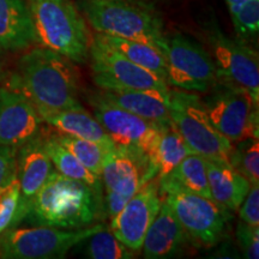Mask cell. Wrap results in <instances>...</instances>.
Returning a JSON list of instances; mask_svg holds the SVG:
<instances>
[{"mask_svg":"<svg viewBox=\"0 0 259 259\" xmlns=\"http://www.w3.org/2000/svg\"><path fill=\"white\" fill-rule=\"evenodd\" d=\"M6 80L9 89L27 97L41 118L80 106L76 67L67 58L47 48H32L23 54Z\"/></svg>","mask_w":259,"mask_h":259,"instance_id":"6da1fadb","label":"cell"},{"mask_svg":"<svg viewBox=\"0 0 259 259\" xmlns=\"http://www.w3.org/2000/svg\"><path fill=\"white\" fill-rule=\"evenodd\" d=\"M102 194L82 181L54 170L36 196L24 220L60 229L90 227L102 209Z\"/></svg>","mask_w":259,"mask_h":259,"instance_id":"7a4b0ae2","label":"cell"},{"mask_svg":"<svg viewBox=\"0 0 259 259\" xmlns=\"http://www.w3.org/2000/svg\"><path fill=\"white\" fill-rule=\"evenodd\" d=\"M35 44L72 63L89 59L90 38L84 18L70 0H29Z\"/></svg>","mask_w":259,"mask_h":259,"instance_id":"3957f363","label":"cell"},{"mask_svg":"<svg viewBox=\"0 0 259 259\" xmlns=\"http://www.w3.org/2000/svg\"><path fill=\"white\" fill-rule=\"evenodd\" d=\"M79 8L100 34L143 42L164 53L163 23L149 6L134 0H82Z\"/></svg>","mask_w":259,"mask_h":259,"instance_id":"277c9868","label":"cell"},{"mask_svg":"<svg viewBox=\"0 0 259 259\" xmlns=\"http://www.w3.org/2000/svg\"><path fill=\"white\" fill-rule=\"evenodd\" d=\"M169 116L193 154L208 161L231 164L233 143L213 127L200 97L192 93L170 90Z\"/></svg>","mask_w":259,"mask_h":259,"instance_id":"5b68a950","label":"cell"},{"mask_svg":"<svg viewBox=\"0 0 259 259\" xmlns=\"http://www.w3.org/2000/svg\"><path fill=\"white\" fill-rule=\"evenodd\" d=\"M105 228V225L79 229H60L48 226L24 228L16 226L0 234V258H63L74 246L88 240L93 234Z\"/></svg>","mask_w":259,"mask_h":259,"instance_id":"8992f818","label":"cell"},{"mask_svg":"<svg viewBox=\"0 0 259 259\" xmlns=\"http://www.w3.org/2000/svg\"><path fill=\"white\" fill-rule=\"evenodd\" d=\"M202 99L209 120L231 143L258 138V106L241 87L219 80Z\"/></svg>","mask_w":259,"mask_h":259,"instance_id":"52a82bcc","label":"cell"},{"mask_svg":"<svg viewBox=\"0 0 259 259\" xmlns=\"http://www.w3.org/2000/svg\"><path fill=\"white\" fill-rule=\"evenodd\" d=\"M88 101L94 116L103 126L115 147L143 155L149 162L151 161L158 139L167 125L147 120L125 111L106 100L100 92L90 93Z\"/></svg>","mask_w":259,"mask_h":259,"instance_id":"ba28073f","label":"cell"},{"mask_svg":"<svg viewBox=\"0 0 259 259\" xmlns=\"http://www.w3.org/2000/svg\"><path fill=\"white\" fill-rule=\"evenodd\" d=\"M100 178L107 215L112 220L144 184L156 177L147 157L115 147L105 153Z\"/></svg>","mask_w":259,"mask_h":259,"instance_id":"9c48e42d","label":"cell"},{"mask_svg":"<svg viewBox=\"0 0 259 259\" xmlns=\"http://www.w3.org/2000/svg\"><path fill=\"white\" fill-rule=\"evenodd\" d=\"M163 56L168 85L187 92L206 93L219 82L212 57L199 44L183 34L167 36Z\"/></svg>","mask_w":259,"mask_h":259,"instance_id":"30bf717a","label":"cell"},{"mask_svg":"<svg viewBox=\"0 0 259 259\" xmlns=\"http://www.w3.org/2000/svg\"><path fill=\"white\" fill-rule=\"evenodd\" d=\"M219 80L241 87L250 94L252 101H259L258 54L239 38L226 36L218 23H210L205 29Z\"/></svg>","mask_w":259,"mask_h":259,"instance_id":"8fae6325","label":"cell"},{"mask_svg":"<svg viewBox=\"0 0 259 259\" xmlns=\"http://www.w3.org/2000/svg\"><path fill=\"white\" fill-rule=\"evenodd\" d=\"M174 215L193 244L213 246L225 234L231 211L200 194L173 191L163 194Z\"/></svg>","mask_w":259,"mask_h":259,"instance_id":"7c38bea8","label":"cell"},{"mask_svg":"<svg viewBox=\"0 0 259 259\" xmlns=\"http://www.w3.org/2000/svg\"><path fill=\"white\" fill-rule=\"evenodd\" d=\"M89 57H92L94 80L99 87L105 83H112L131 89L157 90L166 94L170 92L163 79L132 63L96 36L90 44Z\"/></svg>","mask_w":259,"mask_h":259,"instance_id":"4fadbf2b","label":"cell"},{"mask_svg":"<svg viewBox=\"0 0 259 259\" xmlns=\"http://www.w3.org/2000/svg\"><path fill=\"white\" fill-rule=\"evenodd\" d=\"M158 179L149 180L111 220V231L126 247L142 250L149 227L160 210L162 198Z\"/></svg>","mask_w":259,"mask_h":259,"instance_id":"5bb4252c","label":"cell"},{"mask_svg":"<svg viewBox=\"0 0 259 259\" xmlns=\"http://www.w3.org/2000/svg\"><path fill=\"white\" fill-rule=\"evenodd\" d=\"M56 170L44 143V135L38 134L18 148L16 178L21 189L18 222L24 221L32 199Z\"/></svg>","mask_w":259,"mask_h":259,"instance_id":"9a60e30c","label":"cell"},{"mask_svg":"<svg viewBox=\"0 0 259 259\" xmlns=\"http://www.w3.org/2000/svg\"><path fill=\"white\" fill-rule=\"evenodd\" d=\"M42 118L27 97L0 89V145L19 148L41 132Z\"/></svg>","mask_w":259,"mask_h":259,"instance_id":"2e32d148","label":"cell"},{"mask_svg":"<svg viewBox=\"0 0 259 259\" xmlns=\"http://www.w3.org/2000/svg\"><path fill=\"white\" fill-rule=\"evenodd\" d=\"M190 242L192 241L169 204L162 198L160 210L145 234L142 246L143 255L149 259L177 257L185 251Z\"/></svg>","mask_w":259,"mask_h":259,"instance_id":"e0dca14e","label":"cell"},{"mask_svg":"<svg viewBox=\"0 0 259 259\" xmlns=\"http://www.w3.org/2000/svg\"><path fill=\"white\" fill-rule=\"evenodd\" d=\"M102 92L100 94L125 111L157 122V124H170L169 116V93H161L157 90H139L125 88L112 83L100 85Z\"/></svg>","mask_w":259,"mask_h":259,"instance_id":"ac0fdd59","label":"cell"},{"mask_svg":"<svg viewBox=\"0 0 259 259\" xmlns=\"http://www.w3.org/2000/svg\"><path fill=\"white\" fill-rule=\"evenodd\" d=\"M35 44L30 12L24 0H0V52L27 50Z\"/></svg>","mask_w":259,"mask_h":259,"instance_id":"d6986e66","label":"cell"},{"mask_svg":"<svg viewBox=\"0 0 259 259\" xmlns=\"http://www.w3.org/2000/svg\"><path fill=\"white\" fill-rule=\"evenodd\" d=\"M211 199L229 211H238L251 183L231 164L206 160Z\"/></svg>","mask_w":259,"mask_h":259,"instance_id":"ffe728a7","label":"cell"},{"mask_svg":"<svg viewBox=\"0 0 259 259\" xmlns=\"http://www.w3.org/2000/svg\"><path fill=\"white\" fill-rule=\"evenodd\" d=\"M42 120L57 130L74 137L101 144L107 150L115 148L103 126L82 105L42 116Z\"/></svg>","mask_w":259,"mask_h":259,"instance_id":"44dd1931","label":"cell"},{"mask_svg":"<svg viewBox=\"0 0 259 259\" xmlns=\"http://www.w3.org/2000/svg\"><path fill=\"white\" fill-rule=\"evenodd\" d=\"M158 186L162 194L173 191H185L211 198L206 160L197 154H189L167 176L158 179Z\"/></svg>","mask_w":259,"mask_h":259,"instance_id":"7402d4cb","label":"cell"},{"mask_svg":"<svg viewBox=\"0 0 259 259\" xmlns=\"http://www.w3.org/2000/svg\"><path fill=\"white\" fill-rule=\"evenodd\" d=\"M95 36L105 42L109 47L114 48L132 63L139 65L143 69L150 71L167 83V63L166 58L156 48L139 41L127 40L118 36H111L97 32ZM168 84V83H167Z\"/></svg>","mask_w":259,"mask_h":259,"instance_id":"603a6c76","label":"cell"},{"mask_svg":"<svg viewBox=\"0 0 259 259\" xmlns=\"http://www.w3.org/2000/svg\"><path fill=\"white\" fill-rule=\"evenodd\" d=\"M44 143L52 163L61 176L85 183L87 185L93 187L97 193L102 194L103 187L101 179L87 169L63 144L57 141L53 134L44 136Z\"/></svg>","mask_w":259,"mask_h":259,"instance_id":"cb8c5ba5","label":"cell"},{"mask_svg":"<svg viewBox=\"0 0 259 259\" xmlns=\"http://www.w3.org/2000/svg\"><path fill=\"white\" fill-rule=\"evenodd\" d=\"M189 154H192V151L187 147L184 139L181 138L176 126L170 122L169 125L164 127L163 132L161 134L153 158L150 161L151 170H153L154 176L157 179L167 176Z\"/></svg>","mask_w":259,"mask_h":259,"instance_id":"d4e9b609","label":"cell"},{"mask_svg":"<svg viewBox=\"0 0 259 259\" xmlns=\"http://www.w3.org/2000/svg\"><path fill=\"white\" fill-rule=\"evenodd\" d=\"M53 136L87 169H89L92 173L100 178L102 170L103 156L107 151L105 147L95 143V142L88 141V139L74 137V136L63 134V132L53 134Z\"/></svg>","mask_w":259,"mask_h":259,"instance_id":"484cf974","label":"cell"},{"mask_svg":"<svg viewBox=\"0 0 259 259\" xmlns=\"http://www.w3.org/2000/svg\"><path fill=\"white\" fill-rule=\"evenodd\" d=\"M85 254L92 259H130L134 251L122 244L111 229L105 228L88 238Z\"/></svg>","mask_w":259,"mask_h":259,"instance_id":"4316f807","label":"cell"},{"mask_svg":"<svg viewBox=\"0 0 259 259\" xmlns=\"http://www.w3.org/2000/svg\"><path fill=\"white\" fill-rule=\"evenodd\" d=\"M231 164L239 170L251 185L259 184V142L258 138H245L233 147Z\"/></svg>","mask_w":259,"mask_h":259,"instance_id":"83f0119b","label":"cell"},{"mask_svg":"<svg viewBox=\"0 0 259 259\" xmlns=\"http://www.w3.org/2000/svg\"><path fill=\"white\" fill-rule=\"evenodd\" d=\"M19 198H21V189L17 178H15L0 192V234L6 229L19 225Z\"/></svg>","mask_w":259,"mask_h":259,"instance_id":"f1b7e54d","label":"cell"},{"mask_svg":"<svg viewBox=\"0 0 259 259\" xmlns=\"http://www.w3.org/2000/svg\"><path fill=\"white\" fill-rule=\"evenodd\" d=\"M232 19L239 40L246 42L254 38L259 30V0H248L236 14L232 15Z\"/></svg>","mask_w":259,"mask_h":259,"instance_id":"f546056e","label":"cell"},{"mask_svg":"<svg viewBox=\"0 0 259 259\" xmlns=\"http://www.w3.org/2000/svg\"><path fill=\"white\" fill-rule=\"evenodd\" d=\"M236 238L245 258H259V227L240 221L236 227Z\"/></svg>","mask_w":259,"mask_h":259,"instance_id":"4dcf8cb0","label":"cell"},{"mask_svg":"<svg viewBox=\"0 0 259 259\" xmlns=\"http://www.w3.org/2000/svg\"><path fill=\"white\" fill-rule=\"evenodd\" d=\"M238 211L240 221L259 227V184L251 185Z\"/></svg>","mask_w":259,"mask_h":259,"instance_id":"1f68e13d","label":"cell"},{"mask_svg":"<svg viewBox=\"0 0 259 259\" xmlns=\"http://www.w3.org/2000/svg\"><path fill=\"white\" fill-rule=\"evenodd\" d=\"M18 148L0 145V189L9 185L16 178Z\"/></svg>","mask_w":259,"mask_h":259,"instance_id":"d6a6232c","label":"cell"},{"mask_svg":"<svg viewBox=\"0 0 259 259\" xmlns=\"http://www.w3.org/2000/svg\"><path fill=\"white\" fill-rule=\"evenodd\" d=\"M247 2L248 0H226L227 5H228L229 12H231V16L236 14V12H238Z\"/></svg>","mask_w":259,"mask_h":259,"instance_id":"836d02e7","label":"cell"},{"mask_svg":"<svg viewBox=\"0 0 259 259\" xmlns=\"http://www.w3.org/2000/svg\"><path fill=\"white\" fill-rule=\"evenodd\" d=\"M6 78H8V74H6V71L3 67L2 63H0V89L3 88V84L6 82Z\"/></svg>","mask_w":259,"mask_h":259,"instance_id":"e575fe53","label":"cell"},{"mask_svg":"<svg viewBox=\"0 0 259 259\" xmlns=\"http://www.w3.org/2000/svg\"><path fill=\"white\" fill-rule=\"evenodd\" d=\"M3 189H4V187H3ZM3 189H0V192H2V191H3Z\"/></svg>","mask_w":259,"mask_h":259,"instance_id":"d590c367","label":"cell"}]
</instances>
